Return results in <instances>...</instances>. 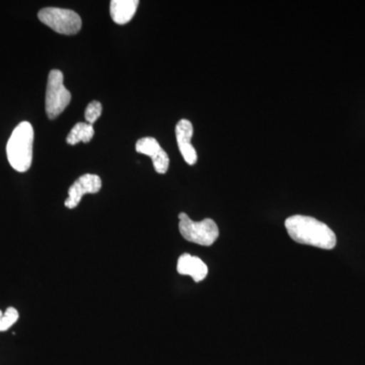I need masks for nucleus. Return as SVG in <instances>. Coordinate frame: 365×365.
Returning a JSON list of instances; mask_svg holds the SVG:
<instances>
[{"label": "nucleus", "instance_id": "obj_9", "mask_svg": "<svg viewBox=\"0 0 365 365\" xmlns=\"http://www.w3.org/2000/svg\"><path fill=\"white\" fill-rule=\"evenodd\" d=\"M177 270L181 275L191 276L195 282L205 279L208 274V268L198 257L190 254H182L178 260Z\"/></svg>", "mask_w": 365, "mask_h": 365}, {"label": "nucleus", "instance_id": "obj_5", "mask_svg": "<svg viewBox=\"0 0 365 365\" xmlns=\"http://www.w3.org/2000/svg\"><path fill=\"white\" fill-rule=\"evenodd\" d=\"M63 73L53 69L48 76L46 91V113L50 119H55L66 109L71 101V93L63 83Z\"/></svg>", "mask_w": 365, "mask_h": 365}, {"label": "nucleus", "instance_id": "obj_1", "mask_svg": "<svg viewBox=\"0 0 365 365\" xmlns=\"http://www.w3.org/2000/svg\"><path fill=\"white\" fill-rule=\"evenodd\" d=\"M285 227L289 237L299 244L324 250H332L337 244L335 232L311 216H290L285 220Z\"/></svg>", "mask_w": 365, "mask_h": 365}, {"label": "nucleus", "instance_id": "obj_13", "mask_svg": "<svg viewBox=\"0 0 365 365\" xmlns=\"http://www.w3.org/2000/svg\"><path fill=\"white\" fill-rule=\"evenodd\" d=\"M102 104L97 101H93L86 107L85 118L88 124L93 125L102 115Z\"/></svg>", "mask_w": 365, "mask_h": 365}, {"label": "nucleus", "instance_id": "obj_8", "mask_svg": "<svg viewBox=\"0 0 365 365\" xmlns=\"http://www.w3.org/2000/svg\"><path fill=\"white\" fill-rule=\"evenodd\" d=\"M193 132V125L189 120L182 119L181 121L178 122L176 126L178 146L185 162L190 165H194L197 163L196 150L191 143Z\"/></svg>", "mask_w": 365, "mask_h": 365}, {"label": "nucleus", "instance_id": "obj_12", "mask_svg": "<svg viewBox=\"0 0 365 365\" xmlns=\"http://www.w3.org/2000/svg\"><path fill=\"white\" fill-rule=\"evenodd\" d=\"M19 319V312L14 307H9L6 313L0 311V332L9 330Z\"/></svg>", "mask_w": 365, "mask_h": 365}, {"label": "nucleus", "instance_id": "obj_2", "mask_svg": "<svg viewBox=\"0 0 365 365\" xmlns=\"http://www.w3.org/2000/svg\"><path fill=\"white\" fill-rule=\"evenodd\" d=\"M34 129L29 122H21L14 128L6 145L7 160L16 172L25 173L33 160Z\"/></svg>", "mask_w": 365, "mask_h": 365}, {"label": "nucleus", "instance_id": "obj_6", "mask_svg": "<svg viewBox=\"0 0 365 365\" xmlns=\"http://www.w3.org/2000/svg\"><path fill=\"white\" fill-rule=\"evenodd\" d=\"M102 188V180L98 175L86 174L79 177L68 189V198L64 205L73 209L81 203L86 194H97Z\"/></svg>", "mask_w": 365, "mask_h": 365}, {"label": "nucleus", "instance_id": "obj_10", "mask_svg": "<svg viewBox=\"0 0 365 365\" xmlns=\"http://www.w3.org/2000/svg\"><path fill=\"white\" fill-rule=\"evenodd\" d=\"M138 4V0H113L110 4L113 21L118 25L129 23L136 13Z\"/></svg>", "mask_w": 365, "mask_h": 365}, {"label": "nucleus", "instance_id": "obj_11", "mask_svg": "<svg viewBox=\"0 0 365 365\" xmlns=\"http://www.w3.org/2000/svg\"><path fill=\"white\" fill-rule=\"evenodd\" d=\"M93 134H95V130H93V125L79 122L69 132L66 141L71 145H76V144L81 143V141L88 143L93 139Z\"/></svg>", "mask_w": 365, "mask_h": 365}, {"label": "nucleus", "instance_id": "obj_3", "mask_svg": "<svg viewBox=\"0 0 365 365\" xmlns=\"http://www.w3.org/2000/svg\"><path fill=\"white\" fill-rule=\"evenodd\" d=\"M179 230L186 241L209 247L220 237V230L215 220L205 218L202 222H193L186 213L179 215Z\"/></svg>", "mask_w": 365, "mask_h": 365}, {"label": "nucleus", "instance_id": "obj_7", "mask_svg": "<svg viewBox=\"0 0 365 365\" xmlns=\"http://www.w3.org/2000/svg\"><path fill=\"white\" fill-rule=\"evenodd\" d=\"M135 148L137 153L151 158L155 172L158 174L163 175L168 172L170 167V158L168 153L160 148L157 139L153 137H143L137 141Z\"/></svg>", "mask_w": 365, "mask_h": 365}, {"label": "nucleus", "instance_id": "obj_4", "mask_svg": "<svg viewBox=\"0 0 365 365\" xmlns=\"http://www.w3.org/2000/svg\"><path fill=\"white\" fill-rule=\"evenodd\" d=\"M38 18L46 26L62 35H76L81 31L83 25L81 16L76 11L58 7H46L41 9Z\"/></svg>", "mask_w": 365, "mask_h": 365}]
</instances>
